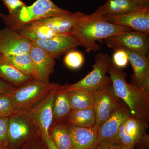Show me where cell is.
<instances>
[{
    "label": "cell",
    "instance_id": "cell-1",
    "mask_svg": "<svg viewBox=\"0 0 149 149\" xmlns=\"http://www.w3.org/2000/svg\"><path fill=\"white\" fill-rule=\"evenodd\" d=\"M108 73L116 95L125 103L132 117L149 122V91L126 82L125 72L111 61Z\"/></svg>",
    "mask_w": 149,
    "mask_h": 149
},
{
    "label": "cell",
    "instance_id": "cell-2",
    "mask_svg": "<svg viewBox=\"0 0 149 149\" xmlns=\"http://www.w3.org/2000/svg\"><path fill=\"white\" fill-rule=\"evenodd\" d=\"M130 30H132L110 23L101 15L83 24L70 35L85 48L86 52H89L100 50V46L97 41Z\"/></svg>",
    "mask_w": 149,
    "mask_h": 149
},
{
    "label": "cell",
    "instance_id": "cell-3",
    "mask_svg": "<svg viewBox=\"0 0 149 149\" xmlns=\"http://www.w3.org/2000/svg\"><path fill=\"white\" fill-rule=\"evenodd\" d=\"M70 13L59 7L51 0H37L32 5L22 8L15 14L0 13V17L8 28L17 31L24 24L31 22Z\"/></svg>",
    "mask_w": 149,
    "mask_h": 149
},
{
    "label": "cell",
    "instance_id": "cell-4",
    "mask_svg": "<svg viewBox=\"0 0 149 149\" xmlns=\"http://www.w3.org/2000/svg\"><path fill=\"white\" fill-rule=\"evenodd\" d=\"M57 83H47L33 79L15 88L10 93L15 113L26 111L40 101Z\"/></svg>",
    "mask_w": 149,
    "mask_h": 149
},
{
    "label": "cell",
    "instance_id": "cell-5",
    "mask_svg": "<svg viewBox=\"0 0 149 149\" xmlns=\"http://www.w3.org/2000/svg\"><path fill=\"white\" fill-rule=\"evenodd\" d=\"M111 61L107 54H97L92 71L77 83L66 85L67 91L75 90L89 93L99 91L111 80L107 73Z\"/></svg>",
    "mask_w": 149,
    "mask_h": 149
},
{
    "label": "cell",
    "instance_id": "cell-6",
    "mask_svg": "<svg viewBox=\"0 0 149 149\" xmlns=\"http://www.w3.org/2000/svg\"><path fill=\"white\" fill-rule=\"evenodd\" d=\"M101 15H103L97 10L91 14L77 12L33 22L49 27L57 34L70 35L88 22Z\"/></svg>",
    "mask_w": 149,
    "mask_h": 149
},
{
    "label": "cell",
    "instance_id": "cell-7",
    "mask_svg": "<svg viewBox=\"0 0 149 149\" xmlns=\"http://www.w3.org/2000/svg\"><path fill=\"white\" fill-rule=\"evenodd\" d=\"M58 84L44 97L22 113L29 119L43 137L49 136V130L52 122V107Z\"/></svg>",
    "mask_w": 149,
    "mask_h": 149
},
{
    "label": "cell",
    "instance_id": "cell-8",
    "mask_svg": "<svg viewBox=\"0 0 149 149\" xmlns=\"http://www.w3.org/2000/svg\"><path fill=\"white\" fill-rule=\"evenodd\" d=\"M110 23L149 35V5L136 6L132 10L116 16H104Z\"/></svg>",
    "mask_w": 149,
    "mask_h": 149
},
{
    "label": "cell",
    "instance_id": "cell-9",
    "mask_svg": "<svg viewBox=\"0 0 149 149\" xmlns=\"http://www.w3.org/2000/svg\"><path fill=\"white\" fill-rule=\"evenodd\" d=\"M104 42L113 49L123 48L148 55L149 35L130 30L104 39Z\"/></svg>",
    "mask_w": 149,
    "mask_h": 149
},
{
    "label": "cell",
    "instance_id": "cell-10",
    "mask_svg": "<svg viewBox=\"0 0 149 149\" xmlns=\"http://www.w3.org/2000/svg\"><path fill=\"white\" fill-rule=\"evenodd\" d=\"M29 119L22 113L9 117L8 149H16L25 143L37 131Z\"/></svg>",
    "mask_w": 149,
    "mask_h": 149
},
{
    "label": "cell",
    "instance_id": "cell-11",
    "mask_svg": "<svg viewBox=\"0 0 149 149\" xmlns=\"http://www.w3.org/2000/svg\"><path fill=\"white\" fill-rule=\"evenodd\" d=\"M119 99L115 94L111 80L97 91L93 108L95 116L96 125L98 127L112 114Z\"/></svg>",
    "mask_w": 149,
    "mask_h": 149
},
{
    "label": "cell",
    "instance_id": "cell-12",
    "mask_svg": "<svg viewBox=\"0 0 149 149\" xmlns=\"http://www.w3.org/2000/svg\"><path fill=\"white\" fill-rule=\"evenodd\" d=\"M148 123L142 119L129 116L120 125L113 141L125 146L135 147L147 134Z\"/></svg>",
    "mask_w": 149,
    "mask_h": 149
},
{
    "label": "cell",
    "instance_id": "cell-13",
    "mask_svg": "<svg viewBox=\"0 0 149 149\" xmlns=\"http://www.w3.org/2000/svg\"><path fill=\"white\" fill-rule=\"evenodd\" d=\"M130 116V111L128 107L119 99L112 114L98 127L99 144L104 141H114L120 125Z\"/></svg>",
    "mask_w": 149,
    "mask_h": 149
},
{
    "label": "cell",
    "instance_id": "cell-14",
    "mask_svg": "<svg viewBox=\"0 0 149 149\" xmlns=\"http://www.w3.org/2000/svg\"><path fill=\"white\" fill-rule=\"evenodd\" d=\"M29 53L33 63V78L49 83L50 75L54 70L55 59L45 50L32 42Z\"/></svg>",
    "mask_w": 149,
    "mask_h": 149
},
{
    "label": "cell",
    "instance_id": "cell-15",
    "mask_svg": "<svg viewBox=\"0 0 149 149\" xmlns=\"http://www.w3.org/2000/svg\"><path fill=\"white\" fill-rule=\"evenodd\" d=\"M31 41L16 30L6 28L0 29V54H22L29 52Z\"/></svg>",
    "mask_w": 149,
    "mask_h": 149
},
{
    "label": "cell",
    "instance_id": "cell-16",
    "mask_svg": "<svg viewBox=\"0 0 149 149\" xmlns=\"http://www.w3.org/2000/svg\"><path fill=\"white\" fill-rule=\"evenodd\" d=\"M28 39L45 50L54 59L60 58L63 55L80 46L73 36L67 34H57L47 40H40L33 37Z\"/></svg>",
    "mask_w": 149,
    "mask_h": 149
},
{
    "label": "cell",
    "instance_id": "cell-17",
    "mask_svg": "<svg viewBox=\"0 0 149 149\" xmlns=\"http://www.w3.org/2000/svg\"><path fill=\"white\" fill-rule=\"evenodd\" d=\"M121 48L128 54L129 62L133 69L130 84L140 86L149 91V62L148 55Z\"/></svg>",
    "mask_w": 149,
    "mask_h": 149
},
{
    "label": "cell",
    "instance_id": "cell-18",
    "mask_svg": "<svg viewBox=\"0 0 149 149\" xmlns=\"http://www.w3.org/2000/svg\"><path fill=\"white\" fill-rule=\"evenodd\" d=\"M69 128L73 149H95L97 147L98 128L96 124L87 128L70 125Z\"/></svg>",
    "mask_w": 149,
    "mask_h": 149
},
{
    "label": "cell",
    "instance_id": "cell-19",
    "mask_svg": "<svg viewBox=\"0 0 149 149\" xmlns=\"http://www.w3.org/2000/svg\"><path fill=\"white\" fill-rule=\"evenodd\" d=\"M70 110L71 107L66 85H59L53 103L52 123L65 121Z\"/></svg>",
    "mask_w": 149,
    "mask_h": 149
},
{
    "label": "cell",
    "instance_id": "cell-20",
    "mask_svg": "<svg viewBox=\"0 0 149 149\" xmlns=\"http://www.w3.org/2000/svg\"><path fill=\"white\" fill-rule=\"evenodd\" d=\"M0 79L16 88L34 78L17 69L0 54Z\"/></svg>",
    "mask_w": 149,
    "mask_h": 149
},
{
    "label": "cell",
    "instance_id": "cell-21",
    "mask_svg": "<svg viewBox=\"0 0 149 149\" xmlns=\"http://www.w3.org/2000/svg\"><path fill=\"white\" fill-rule=\"evenodd\" d=\"M49 133L57 149H73L69 125L65 121L52 123Z\"/></svg>",
    "mask_w": 149,
    "mask_h": 149
},
{
    "label": "cell",
    "instance_id": "cell-22",
    "mask_svg": "<svg viewBox=\"0 0 149 149\" xmlns=\"http://www.w3.org/2000/svg\"><path fill=\"white\" fill-rule=\"evenodd\" d=\"M65 121L70 126L92 127L96 124V118L93 108L80 110H71Z\"/></svg>",
    "mask_w": 149,
    "mask_h": 149
},
{
    "label": "cell",
    "instance_id": "cell-23",
    "mask_svg": "<svg viewBox=\"0 0 149 149\" xmlns=\"http://www.w3.org/2000/svg\"><path fill=\"white\" fill-rule=\"evenodd\" d=\"M136 6L130 0H107L97 10L104 16H116L132 10Z\"/></svg>",
    "mask_w": 149,
    "mask_h": 149
},
{
    "label": "cell",
    "instance_id": "cell-24",
    "mask_svg": "<svg viewBox=\"0 0 149 149\" xmlns=\"http://www.w3.org/2000/svg\"><path fill=\"white\" fill-rule=\"evenodd\" d=\"M17 31L27 38L33 37L42 40L51 39L57 35L49 27L35 22L24 24Z\"/></svg>",
    "mask_w": 149,
    "mask_h": 149
},
{
    "label": "cell",
    "instance_id": "cell-25",
    "mask_svg": "<svg viewBox=\"0 0 149 149\" xmlns=\"http://www.w3.org/2000/svg\"><path fill=\"white\" fill-rule=\"evenodd\" d=\"M68 91L71 110H80L93 108L97 91L93 93L75 90Z\"/></svg>",
    "mask_w": 149,
    "mask_h": 149
},
{
    "label": "cell",
    "instance_id": "cell-26",
    "mask_svg": "<svg viewBox=\"0 0 149 149\" xmlns=\"http://www.w3.org/2000/svg\"><path fill=\"white\" fill-rule=\"evenodd\" d=\"M3 56L8 61L17 69L22 73L32 77L34 69L32 58L29 52L22 54Z\"/></svg>",
    "mask_w": 149,
    "mask_h": 149
},
{
    "label": "cell",
    "instance_id": "cell-27",
    "mask_svg": "<svg viewBox=\"0 0 149 149\" xmlns=\"http://www.w3.org/2000/svg\"><path fill=\"white\" fill-rule=\"evenodd\" d=\"M16 149H49L40 131L37 130L27 141Z\"/></svg>",
    "mask_w": 149,
    "mask_h": 149
},
{
    "label": "cell",
    "instance_id": "cell-28",
    "mask_svg": "<svg viewBox=\"0 0 149 149\" xmlns=\"http://www.w3.org/2000/svg\"><path fill=\"white\" fill-rule=\"evenodd\" d=\"M83 54L79 51L74 49L67 53L64 58L65 64L70 69H78L83 65L84 63Z\"/></svg>",
    "mask_w": 149,
    "mask_h": 149
},
{
    "label": "cell",
    "instance_id": "cell-29",
    "mask_svg": "<svg viewBox=\"0 0 149 149\" xmlns=\"http://www.w3.org/2000/svg\"><path fill=\"white\" fill-rule=\"evenodd\" d=\"M14 113V107L10 94H0V116L9 117Z\"/></svg>",
    "mask_w": 149,
    "mask_h": 149
},
{
    "label": "cell",
    "instance_id": "cell-30",
    "mask_svg": "<svg viewBox=\"0 0 149 149\" xmlns=\"http://www.w3.org/2000/svg\"><path fill=\"white\" fill-rule=\"evenodd\" d=\"M9 117L0 116V149H8Z\"/></svg>",
    "mask_w": 149,
    "mask_h": 149
},
{
    "label": "cell",
    "instance_id": "cell-31",
    "mask_svg": "<svg viewBox=\"0 0 149 149\" xmlns=\"http://www.w3.org/2000/svg\"><path fill=\"white\" fill-rule=\"evenodd\" d=\"M111 61L118 68H124L129 63V58L127 52L122 48L114 49Z\"/></svg>",
    "mask_w": 149,
    "mask_h": 149
},
{
    "label": "cell",
    "instance_id": "cell-32",
    "mask_svg": "<svg viewBox=\"0 0 149 149\" xmlns=\"http://www.w3.org/2000/svg\"><path fill=\"white\" fill-rule=\"evenodd\" d=\"M6 6L10 15L17 13L22 8L26 6L21 0H2Z\"/></svg>",
    "mask_w": 149,
    "mask_h": 149
},
{
    "label": "cell",
    "instance_id": "cell-33",
    "mask_svg": "<svg viewBox=\"0 0 149 149\" xmlns=\"http://www.w3.org/2000/svg\"><path fill=\"white\" fill-rule=\"evenodd\" d=\"M95 149H135V147L125 146L116 141H107L100 143Z\"/></svg>",
    "mask_w": 149,
    "mask_h": 149
},
{
    "label": "cell",
    "instance_id": "cell-34",
    "mask_svg": "<svg viewBox=\"0 0 149 149\" xmlns=\"http://www.w3.org/2000/svg\"><path fill=\"white\" fill-rule=\"evenodd\" d=\"M15 89L13 85L0 79V94H10Z\"/></svg>",
    "mask_w": 149,
    "mask_h": 149
},
{
    "label": "cell",
    "instance_id": "cell-35",
    "mask_svg": "<svg viewBox=\"0 0 149 149\" xmlns=\"http://www.w3.org/2000/svg\"><path fill=\"white\" fill-rule=\"evenodd\" d=\"M137 149H149V135L147 134L135 146Z\"/></svg>",
    "mask_w": 149,
    "mask_h": 149
},
{
    "label": "cell",
    "instance_id": "cell-36",
    "mask_svg": "<svg viewBox=\"0 0 149 149\" xmlns=\"http://www.w3.org/2000/svg\"><path fill=\"white\" fill-rule=\"evenodd\" d=\"M137 6L149 5V0H130Z\"/></svg>",
    "mask_w": 149,
    "mask_h": 149
},
{
    "label": "cell",
    "instance_id": "cell-37",
    "mask_svg": "<svg viewBox=\"0 0 149 149\" xmlns=\"http://www.w3.org/2000/svg\"><path fill=\"white\" fill-rule=\"evenodd\" d=\"M44 138L49 149H57L55 145L54 144V142L52 141L50 136H46L44 137Z\"/></svg>",
    "mask_w": 149,
    "mask_h": 149
}]
</instances>
